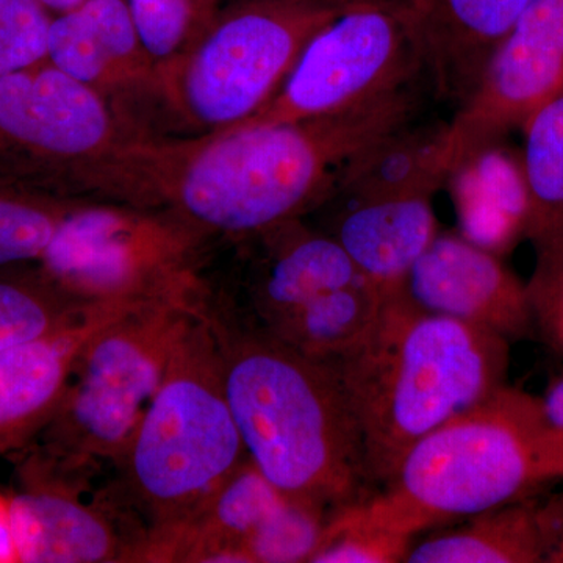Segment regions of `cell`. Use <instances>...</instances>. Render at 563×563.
I'll list each match as a JSON object with an SVG mask.
<instances>
[{
	"instance_id": "6da1fadb",
	"label": "cell",
	"mask_w": 563,
	"mask_h": 563,
	"mask_svg": "<svg viewBox=\"0 0 563 563\" xmlns=\"http://www.w3.org/2000/svg\"><path fill=\"white\" fill-rule=\"evenodd\" d=\"M417 88L358 109L133 144L117 201L246 240L329 202L363 151L418 117Z\"/></svg>"
},
{
	"instance_id": "7a4b0ae2",
	"label": "cell",
	"mask_w": 563,
	"mask_h": 563,
	"mask_svg": "<svg viewBox=\"0 0 563 563\" xmlns=\"http://www.w3.org/2000/svg\"><path fill=\"white\" fill-rule=\"evenodd\" d=\"M247 457L292 498L329 510L366 496L362 433L332 362L280 342L235 306L203 303Z\"/></svg>"
},
{
	"instance_id": "3957f363",
	"label": "cell",
	"mask_w": 563,
	"mask_h": 563,
	"mask_svg": "<svg viewBox=\"0 0 563 563\" xmlns=\"http://www.w3.org/2000/svg\"><path fill=\"white\" fill-rule=\"evenodd\" d=\"M332 363L361 429L369 483L387 485L418 440L506 385L509 340L428 312L401 291Z\"/></svg>"
},
{
	"instance_id": "277c9868",
	"label": "cell",
	"mask_w": 563,
	"mask_h": 563,
	"mask_svg": "<svg viewBox=\"0 0 563 563\" xmlns=\"http://www.w3.org/2000/svg\"><path fill=\"white\" fill-rule=\"evenodd\" d=\"M559 479L563 437L548 420L543 399L504 385L418 440L383 493L343 509L413 539L448 521L525 501Z\"/></svg>"
},
{
	"instance_id": "5b68a950",
	"label": "cell",
	"mask_w": 563,
	"mask_h": 563,
	"mask_svg": "<svg viewBox=\"0 0 563 563\" xmlns=\"http://www.w3.org/2000/svg\"><path fill=\"white\" fill-rule=\"evenodd\" d=\"M203 303L177 343L131 442L114 462L129 498L150 518V532L191 514L247 457L225 398Z\"/></svg>"
},
{
	"instance_id": "8992f818",
	"label": "cell",
	"mask_w": 563,
	"mask_h": 563,
	"mask_svg": "<svg viewBox=\"0 0 563 563\" xmlns=\"http://www.w3.org/2000/svg\"><path fill=\"white\" fill-rule=\"evenodd\" d=\"M342 13L298 0H236L158 69L161 99L199 135L240 124L272 101L309 41Z\"/></svg>"
},
{
	"instance_id": "52a82bcc",
	"label": "cell",
	"mask_w": 563,
	"mask_h": 563,
	"mask_svg": "<svg viewBox=\"0 0 563 563\" xmlns=\"http://www.w3.org/2000/svg\"><path fill=\"white\" fill-rule=\"evenodd\" d=\"M203 239L163 211L73 202L36 269L88 307L198 301Z\"/></svg>"
},
{
	"instance_id": "ba28073f",
	"label": "cell",
	"mask_w": 563,
	"mask_h": 563,
	"mask_svg": "<svg viewBox=\"0 0 563 563\" xmlns=\"http://www.w3.org/2000/svg\"><path fill=\"white\" fill-rule=\"evenodd\" d=\"M206 298L132 307L91 336L43 429L47 457L65 466L118 461Z\"/></svg>"
},
{
	"instance_id": "9c48e42d",
	"label": "cell",
	"mask_w": 563,
	"mask_h": 563,
	"mask_svg": "<svg viewBox=\"0 0 563 563\" xmlns=\"http://www.w3.org/2000/svg\"><path fill=\"white\" fill-rule=\"evenodd\" d=\"M117 107L49 60L0 77V185L106 192L133 141Z\"/></svg>"
},
{
	"instance_id": "30bf717a",
	"label": "cell",
	"mask_w": 563,
	"mask_h": 563,
	"mask_svg": "<svg viewBox=\"0 0 563 563\" xmlns=\"http://www.w3.org/2000/svg\"><path fill=\"white\" fill-rule=\"evenodd\" d=\"M254 251L244 280L246 314L263 331L335 362L368 332L383 292L329 233L292 220L243 240Z\"/></svg>"
},
{
	"instance_id": "8fae6325",
	"label": "cell",
	"mask_w": 563,
	"mask_h": 563,
	"mask_svg": "<svg viewBox=\"0 0 563 563\" xmlns=\"http://www.w3.org/2000/svg\"><path fill=\"white\" fill-rule=\"evenodd\" d=\"M421 77L420 43L395 7H357L321 29L272 101L232 128L343 113L412 90Z\"/></svg>"
},
{
	"instance_id": "7c38bea8",
	"label": "cell",
	"mask_w": 563,
	"mask_h": 563,
	"mask_svg": "<svg viewBox=\"0 0 563 563\" xmlns=\"http://www.w3.org/2000/svg\"><path fill=\"white\" fill-rule=\"evenodd\" d=\"M562 90L563 0H531L448 124L451 172L470 152L525 128Z\"/></svg>"
},
{
	"instance_id": "4fadbf2b",
	"label": "cell",
	"mask_w": 563,
	"mask_h": 563,
	"mask_svg": "<svg viewBox=\"0 0 563 563\" xmlns=\"http://www.w3.org/2000/svg\"><path fill=\"white\" fill-rule=\"evenodd\" d=\"M407 292L428 312L479 325L507 340L532 331L528 285L498 255L454 233H439L407 276Z\"/></svg>"
},
{
	"instance_id": "5bb4252c",
	"label": "cell",
	"mask_w": 563,
	"mask_h": 563,
	"mask_svg": "<svg viewBox=\"0 0 563 563\" xmlns=\"http://www.w3.org/2000/svg\"><path fill=\"white\" fill-rule=\"evenodd\" d=\"M49 62L113 106L114 99L136 91L161 98L158 65L144 46L128 0H85L55 14Z\"/></svg>"
},
{
	"instance_id": "9a60e30c",
	"label": "cell",
	"mask_w": 563,
	"mask_h": 563,
	"mask_svg": "<svg viewBox=\"0 0 563 563\" xmlns=\"http://www.w3.org/2000/svg\"><path fill=\"white\" fill-rule=\"evenodd\" d=\"M531 0H391L424 55L428 79L459 106Z\"/></svg>"
},
{
	"instance_id": "2e32d148",
	"label": "cell",
	"mask_w": 563,
	"mask_h": 563,
	"mask_svg": "<svg viewBox=\"0 0 563 563\" xmlns=\"http://www.w3.org/2000/svg\"><path fill=\"white\" fill-rule=\"evenodd\" d=\"M132 307H98L60 332L0 352V454L43 432L68 391L85 344Z\"/></svg>"
},
{
	"instance_id": "e0dca14e",
	"label": "cell",
	"mask_w": 563,
	"mask_h": 563,
	"mask_svg": "<svg viewBox=\"0 0 563 563\" xmlns=\"http://www.w3.org/2000/svg\"><path fill=\"white\" fill-rule=\"evenodd\" d=\"M11 531L21 563L136 562L139 547L122 539L111 517L54 484L10 498Z\"/></svg>"
},
{
	"instance_id": "ac0fdd59",
	"label": "cell",
	"mask_w": 563,
	"mask_h": 563,
	"mask_svg": "<svg viewBox=\"0 0 563 563\" xmlns=\"http://www.w3.org/2000/svg\"><path fill=\"white\" fill-rule=\"evenodd\" d=\"M340 202L329 235L384 298L404 291L410 269L439 235L431 198Z\"/></svg>"
},
{
	"instance_id": "d6986e66",
	"label": "cell",
	"mask_w": 563,
	"mask_h": 563,
	"mask_svg": "<svg viewBox=\"0 0 563 563\" xmlns=\"http://www.w3.org/2000/svg\"><path fill=\"white\" fill-rule=\"evenodd\" d=\"M446 184L463 239L498 257L526 239L531 199L523 158L499 141L470 152L454 166Z\"/></svg>"
},
{
	"instance_id": "ffe728a7",
	"label": "cell",
	"mask_w": 563,
	"mask_h": 563,
	"mask_svg": "<svg viewBox=\"0 0 563 563\" xmlns=\"http://www.w3.org/2000/svg\"><path fill=\"white\" fill-rule=\"evenodd\" d=\"M448 124L399 125L362 152L344 169L329 201L428 196L446 184L451 173Z\"/></svg>"
},
{
	"instance_id": "44dd1931",
	"label": "cell",
	"mask_w": 563,
	"mask_h": 563,
	"mask_svg": "<svg viewBox=\"0 0 563 563\" xmlns=\"http://www.w3.org/2000/svg\"><path fill=\"white\" fill-rule=\"evenodd\" d=\"M523 166L531 199L526 239L536 251L529 288L563 272V90L526 122Z\"/></svg>"
},
{
	"instance_id": "7402d4cb",
	"label": "cell",
	"mask_w": 563,
	"mask_h": 563,
	"mask_svg": "<svg viewBox=\"0 0 563 563\" xmlns=\"http://www.w3.org/2000/svg\"><path fill=\"white\" fill-rule=\"evenodd\" d=\"M547 559L540 507L518 501L410 547L409 563H536Z\"/></svg>"
},
{
	"instance_id": "603a6c76",
	"label": "cell",
	"mask_w": 563,
	"mask_h": 563,
	"mask_svg": "<svg viewBox=\"0 0 563 563\" xmlns=\"http://www.w3.org/2000/svg\"><path fill=\"white\" fill-rule=\"evenodd\" d=\"M95 309L70 299L38 269L0 273V352L60 332Z\"/></svg>"
},
{
	"instance_id": "cb8c5ba5",
	"label": "cell",
	"mask_w": 563,
	"mask_h": 563,
	"mask_svg": "<svg viewBox=\"0 0 563 563\" xmlns=\"http://www.w3.org/2000/svg\"><path fill=\"white\" fill-rule=\"evenodd\" d=\"M73 202L0 185V269L38 263Z\"/></svg>"
},
{
	"instance_id": "d4e9b609",
	"label": "cell",
	"mask_w": 563,
	"mask_h": 563,
	"mask_svg": "<svg viewBox=\"0 0 563 563\" xmlns=\"http://www.w3.org/2000/svg\"><path fill=\"white\" fill-rule=\"evenodd\" d=\"M144 46L158 65L181 57L221 10V0H128Z\"/></svg>"
},
{
	"instance_id": "484cf974",
	"label": "cell",
	"mask_w": 563,
	"mask_h": 563,
	"mask_svg": "<svg viewBox=\"0 0 563 563\" xmlns=\"http://www.w3.org/2000/svg\"><path fill=\"white\" fill-rule=\"evenodd\" d=\"M329 515L331 510L321 504L285 495L247 543L252 563L310 562L320 548Z\"/></svg>"
},
{
	"instance_id": "4316f807",
	"label": "cell",
	"mask_w": 563,
	"mask_h": 563,
	"mask_svg": "<svg viewBox=\"0 0 563 563\" xmlns=\"http://www.w3.org/2000/svg\"><path fill=\"white\" fill-rule=\"evenodd\" d=\"M412 537L387 531L335 509L310 563H395L406 561Z\"/></svg>"
},
{
	"instance_id": "83f0119b",
	"label": "cell",
	"mask_w": 563,
	"mask_h": 563,
	"mask_svg": "<svg viewBox=\"0 0 563 563\" xmlns=\"http://www.w3.org/2000/svg\"><path fill=\"white\" fill-rule=\"evenodd\" d=\"M54 16L41 0H0V77L49 60Z\"/></svg>"
},
{
	"instance_id": "f1b7e54d",
	"label": "cell",
	"mask_w": 563,
	"mask_h": 563,
	"mask_svg": "<svg viewBox=\"0 0 563 563\" xmlns=\"http://www.w3.org/2000/svg\"><path fill=\"white\" fill-rule=\"evenodd\" d=\"M528 290L536 321L540 322L551 342L563 351V272L553 280Z\"/></svg>"
},
{
	"instance_id": "f546056e",
	"label": "cell",
	"mask_w": 563,
	"mask_h": 563,
	"mask_svg": "<svg viewBox=\"0 0 563 563\" xmlns=\"http://www.w3.org/2000/svg\"><path fill=\"white\" fill-rule=\"evenodd\" d=\"M540 521L547 544L544 562L563 563V496L540 507Z\"/></svg>"
},
{
	"instance_id": "4dcf8cb0",
	"label": "cell",
	"mask_w": 563,
	"mask_h": 563,
	"mask_svg": "<svg viewBox=\"0 0 563 563\" xmlns=\"http://www.w3.org/2000/svg\"><path fill=\"white\" fill-rule=\"evenodd\" d=\"M18 551L14 544L10 520V498L0 495V563H16Z\"/></svg>"
},
{
	"instance_id": "1f68e13d",
	"label": "cell",
	"mask_w": 563,
	"mask_h": 563,
	"mask_svg": "<svg viewBox=\"0 0 563 563\" xmlns=\"http://www.w3.org/2000/svg\"><path fill=\"white\" fill-rule=\"evenodd\" d=\"M544 412L555 431L563 437V376L555 380L543 398Z\"/></svg>"
},
{
	"instance_id": "d6a6232c",
	"label": "cell",
	"mask_w": 563,
	"mask_h": 563,
	"mask_svg": "<svg viewBox=\"0 0 563 563\" xmlns=\"http://www.w3.org/2000/svg\"><path fill=\"white\" fill-rule=\"evenodd\" d=\"M298 2L312 3V5L329 7V9L347 11L357 9V7L384 5V3H391V0H298Z\"/></svg>"
},
{
	"instance_id": "836d02e7",
	"label": "cell",
	"mask_w": 563,
	"mask_h": 563,
	"mask_svg": "<svg viewBox=\"0 0 563 563\" xmlns=\"http://www.w3.org/2000/svg\"><path fill=\"white\" fill-rule=\"evenodd\" d=\"M54 14L65 13V11L76 9L85 0H41Z\"/></svg>"
}]
</instances>
